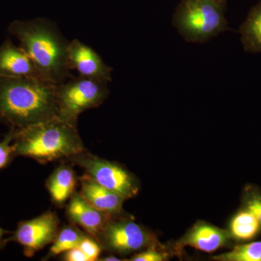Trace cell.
Here are the masks:
<instances>
[{
	"instance_id": "13",
	"label": "cell",
	"mask_w": 261,
	"mask_h": 261,
	"mask_svg": "<svg viewBox=\"0 0 261 261\" xmlns=\"http://www.w3.org/2000/svg\"><path fill=\"white\" fill-rule=\"evenodd\" d=\"M228 242L229 233L224 230L205 223H199L182 239L178 247L190 246L211 253L226 246Z\"/></svg>"
},
{
	"instance_id": "24",
	"label": "cell",
	"mask_w": 261,
	"mask_h": 261,
	"mask_svg": "<svg viewBox=\"0 0 261 261\" xmlns=\"http://www.w3.org/2000/svg\"><path fill=\"white\" fill-rule=\"evenodd\" d=\"M12 233V231L5 230L0 226V250H3L6 246L8 242L7 238Z\"/></svg>"
},
{
	"instance_id": "16",
	"label": "cell",
	"mask_w": 261,
	"mask_h": 261,
	"mask_svg": "<svg viewBox=\"0 0 261 261\" xmlns=\"http://www.w3.org/2000/svg\"><path fill=\"white\" fill-rule=\"evenodd\" d=\"M230 235L239 242H247L261 232V224L250 211L243 207L233 216L229 224Z\"/></svg>"
},
{
	"instance_id": "5",
	"label": "cell",
	"mask_w": 261,
	"mask_h": 261,
	"mask_svg": "<svg viewBox=\"0 0 261 261\" xmlns=\"http://www.w3.org/2000/svg\"><path fill=\"white\" fill-rule=\"evenodd\" d=\"M108 84L79 75L57 84L58 119L77 125L81 113L105 102L109 94Z\"/></svg>"
},
{
	"instance_id": "14",
	"label": "cell",
	"mask_w": 261,
	"mask_h": 261,
	"mask_svg": "<svg viewBox=\"0 0 261 261\" xmlns=\"http://www.w3.org/2000/svg\"><path fill=\"white\" fill-rule=\"evenodd\" d=\"M77 176L73 168L68 165L61 164L53 171L46 181V187L51 200L61 207L75 193Z\"/></svg>"
},
{
	"instance_id": "17",
	"label": "cell",
	"mask_w": 261,
	"mask_h": 261,
	"mask_svg": "<svg viewBox=\"0 0 261 261\" xmlns=\"http://www.w3.org/2000/svg\"><path fill=\"white\" fill-rule=\"evenodd\" d=\"M87 233L81 231L78 226L72 224L65 226L58 231L53 245L49 249L47 258L56 257L71 249L78 247Z\"/></svg>"
},
{
	"instance_id": "26",
	"label": "cell",
	"mask_w": 261,
	"mask_h": 261,
	"mask_svg": "<svg viewBox=\"0 0 261 261\" xmlns=\"http://www.w3.org/2000/svg\"><path fill=\"white\" fill-rule=\"evenodd\" d=\"M225 1H226V0H225Z\"/></svg>"
},
{
	"instance_id": "10",
	"label": "cell",
	"mask_w": 261,
	"mask_h": 261,
	"mask_svg": "<svg viewBox=\"0 0 261 261\" xmlns=\"http://www.w3.org/2000/svg\"><path fill=\"white\" fill-rule=\"evenodd\" d=\"M68 219L71 224L83 228L89 236L97 240L113 215L96 208L75 192L70 198L66 208Z\"/></svg>"
},
{
	"instance_id": "3",
	"label": "cell",
	"mask_w": 261,
	"mask_h": 261,
	"mask_svg": "<svg viewBox=\"0 0 261 261\" xmlns=\"http://www.w3.org/2000/svg\"><path fill=\"white\" fill-rule=\"evenodd\" d=\"M13 144L17 157L41 164L68 160L87 149L77 125L58 118L16 130Z\"/></svg>"
},
{
	"instance_id": "7",
	"label": "cell",
	"mask_w": 261,
	"mask_h": 261,
	"mask_svg": "<svg viewBox=\"0 0 261 261\" xmlns=\"http://www.w3.org/2000/svg\"><path fill=\"white\" fill-rule=\"evenodd\" d=\"M113 216L98 237L102 249L126 255L153 245L150 233L132 220Z\"/></svg>"
},
{
	"instance_id": "8",
	"label": "cell",
	"mask_w": 261,
	"mask_h": 261,
	"mask_svg": "<svg viewBox=\"0 0 261 261\" xmlns=\"http://www.w3.org/2000/svg\"><path fill=\"white\" fill-rule=\"evenodd\" d=\"M60 220L55 213H44L41 216L20 221L16 229L7 238L23 247L25 256L32 257L44 247L53 243L59 231Z\"/></svg>"
},
{
	"instance_id": "1",
	"label": "cell",
	"mask_w": 261,
	"mask_h": 261,
	"mask_svg": "<svg viewBox=\"0 0 261 261\" xmlns=\"http://www.w3.org/2000/svg\"><path fill=\"white\" fill-rule=\"evenodd\" d=\"M56 86L42 79L0 76V123L18 130L58 118Z\"/></svg>"
},
{
	"instance_id": "4",
	"label": "cell",
	"mask_w": 261,
	"mask_h": 261,
	"mask_svg": "<svg viewBox=\"0 0 261 261\" xmlns=\"http://www.w3.org/2000/svg\"><path fill=\"white\" fill-rule=\"evenodd\" d=\"M225 0H182L173 27L187 42L205 43L229 30L224 16Z\"/></svg>"
},
{
	"instance_id": "11",
	"label": "cell",
	"mask_w": 261,
	"mask_h": 261,
	"mask_svg": "<svg viewBox=\"0 0 261 261\" xmlns=\"http://www.w3.org/2000/svg\"><path fill=\"white\" fill-rule=\"evenodd\" d=\"M0 76L44 80L32 58L9 39L0 46Z\"/></svg>"
},
{
	"instance_id": "18",
	"label": "cell",
	"mask_w": 261,
	"mask_h": 261,
	"mask_svg": "<svg viewBox=\"0 0 261 261\" xmlns=\"http://www.w3.org/2000/svg\"><path fill=\"white\" fill-rule=\"evenodd\" d=\"M220 261H261V241L242 244L231 251L213 257Z\"/></svg>"
},
{
	"instance_id": "19",
	"label": "cell",
	"mask_w": 261,
	"mask_h": 261,
	"mask_svg": "<svg viewBox=\"0 0 261 261\" xmlns=\"http://www.w3.org/2000/svg\"><path fill=\"white\" fill-rule=\"evenodd\" d=\"M243 207L250 211L261 224V190L253 185H248L244 190Z\"/></svg>"
},
{
	"instance_id": "6",
	"label": "cell",
	"mask_w": 261,
	"mask_h": 261,
	"mask_svg": "<svg viewBox=\"0 0 261 261\" xmlns=\"http://www.w3.org/2000/svg\"><path fill=\"white\" fill-rule=\"evenodd\" d=\"M68 161L82 168L85 174L99 185L126 200L135 197L140 191L138 181L132 173L116 163L101 159L87 149Z\"/></svg>"
},
{
	"instance_id": "2",
	"label": "cell",
	"mask_w": 261,
	"mask_h": 261,
	"mask_svg": "<svg viewBox=\"0 0 261 261\" xmlns=\"http://www.w3.org/2000/svg\"><path fill=\"white\" fill-rule=\"evenodd\" d=\"M8 31L32 58L44 80L58 84L73 76L68 63L69 42L56 24L44 18L15 20Z\"/></svg>"
},
{
	"instance_id": "15",
	"label": "cell",
	"mask_w": 261,
	"mask_h": 261,
	"mask_svg": "<svg viewBox=\"0 0 261 261\" xmlns=\"http://www.w3.org/2000/svg\"><path fill=\"white\" fill-rule=\"evenodd\" d=\"M241 41L247 53H261V1L250 10L240 27Z\"/></svg>"
},
{
	"instance_id": "23",
	"label": "cell",
	"mask_w": 261,
	"mask_h": 261,
	"mask_svg": "<svg viewBox=\"0 0 261 261\" xmlns=\"http://www.w3.org/2000/svg\"><path fill=\"white\" fill-rule=\"evenodd\" d=\"M63 260L66 261H89L80 247L71 249L64 252Z\"/></svg>"
},
{
	"instance_id": "20",
	"label": "cell",
	"mask_w": 261,
	"mask_h": 261,
	"mask_svg": "<svg viewBox=\"0 0 261 261\" xmlns=\"http://www.w3.org/2000/svg\"><path fill=\"white\" fill-rule=\"evenodd\" d=\"M15 132L16 129L9 128L8 133L0 139V170L8 167L17 157L13 144Z\"/></svg>"
},
{
	"instance_id": "25",
	"label": "cell",
	"mask_w": 261,
	"mask_h": 261,
	"mask_svg": "<svg viewBox=\"0 0 261 261\" xmlns=\"http://www.w3.org/2000/svg\"><path fill=\"white\" fill-rule=\"evenodd\" d=\"M98 260H102V261H119L121 260V259H118V257L116 256H113V255H109V256L103 257L102 258H99Z\"/></svg>"
},
{
	"instance_id": "12",
	"label": "cell",
	"mask_w": 261,
	"mask_h": 261,
	"mask_svg": "<svg viewBox=\"0 0 261 261\" xmlns=\"http://www.w3.org/2000/svg\"><path fill=\"white\" fill-rule=\"evenodd\" d=\"M80 181V195L91 205L113 216L121 214L123 202L126 200L124 197L99 185L87 174L83 175Z\"/></svg>"
},
{
	"instance_id": "9",
	"label": "cell",
	"mask_w": 261,
	"mask_h": 261,
	"mask_svg": "<svg viewBox=\"0 0 261 261\" xmlns=\"http://www.w3.org/2000/svg\"><path fill=\"white\" fill-rule=\"evenodd\" d=\"M68 63L70 69L80 75L109 83L112 81L113 69L106 64L93 48L73 39L68 47Z\"/></svg>"
},
{
	"instance_id": "21",
	"label": "cell",
	"mask_w": 261,
	"mask_h": 261,
	"mask_svg": "<svg viewBox=\"0 0 261 261\" xmlns=\"http://www.w3.org/2000/svg\"><path fill=\"white\" fill-rule=\"evenodd\" d=\"M78 247L85 254L89 261L99 260L102 249L100 244L89 235H86Z\"/></svg>"
},
{
	"instance_id": "22",
	"label": "cell",
	"mask_w": 261,
	"mask_h": 261,
	"mask_svg": "<svg viewBox=\"0 0 261 261\" xmlns=\"http://www.w3.org/2000/svg\"><path fill=\"white\" fill-rule=\"evenodd\" d=\"M166 258L163 254L159 251L154 245L149 246L144 251L136 254L128 260L132 261H162Z\"/></svg>"
}]
</instances>
